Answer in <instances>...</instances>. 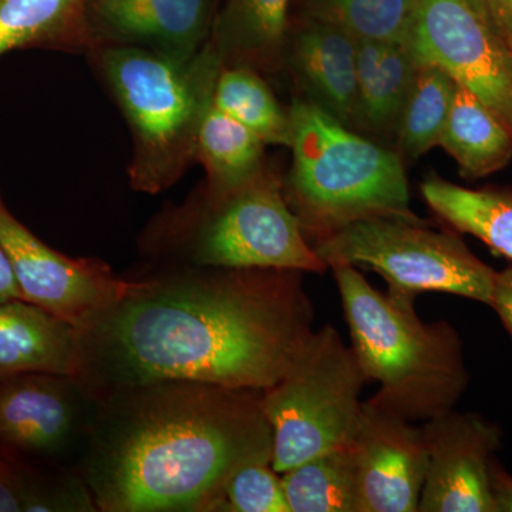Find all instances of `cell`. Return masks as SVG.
Returning <instances> with one entry per match:
<instances>
[{"instance_id":"12","label":"cell","mask_w":512,"mask_h":512,"mask_svg":"<svg viewBox=\"0 0 512 512\" xmlns=\"http://www.w3.org/2000/svg\"><path fill=\"white\" fill-rule=\"evenodd\" d=\"M421 429L429 461L419 512H495L490 464L503 429L456 409L424 421Z\"/></svg>"},{"instance_id":"15","label":"cell","mask_w":512,"mask_h":512,"mask_svg":"<svg viewBox=\"0 0 512 512\" xmlns=\"http://www.w3.org/2000/svg\"><path fill=\"white\" fill-rule=\"evenodd\" d=\"M284 69L302 97L352 128L357 87V40L338 28L292 18Z\"/></svg>"},{"instance_id":"24","label":"cell","mask_w":512,"mask_h":512,"mask_svg":"<svg viewBox=\"0 0 512 512\" xmlns=\"http://www.w3.org/2000/svg\"><path fill=\"white\" fill-rule=\"evenodd\" d=\"M214 104L251 128L266 146H291L292 123L264 74L244 66H224L215 87Z\"/></svg>"},{"instance_id":"18","label":"cell","mask_w":512,"mask_h":512,"mask_svg":"<svg viewBox=\"0 0 512 512\" xmlns=\"http://www.w3.org/2000/svg\"><path fill=\"white\" fill-rule=\"evenodd\" d=\"M416 69L403 43L357 42L353 130L379 143L396 137Z\"/></svg>"},{"instance_id":"17","label":"cell","mask_w":512,"mask_h":512,"mask_svg":"<svg viewBox=\"0 0 512 512\" xmlns=\"http://www.w3.org/2000/svg\"><path fill=\"white\" fill-rule=\"evenodd\" d=\"M295 0H222L210 36L224 66L261 74L284 69Z\"/></svg>"},{"instance_id":"25","label":"cell","mask_w":512,"mask_h":512,"mask_svg":"<svg viewBox=\"0 0 512 512\" xmlns=\"http://www.w3.org/2000/svg\"><path fill=\"white\" fill-rule=\"evenodd\" d=\"M457 83L434 64H417L412 89L396 130L399 156L414 161L439 147Z\"/></svg>"},{"instance_id":"26","label":"cell","mask_w":512,"mask_h":512,"mask_svg":"<svg viewBox=\"0 0 512 512\" xmlns=\"http://www.w3.org/2000/svg\"><path fill=\"white\" fill-rule=\"evenodd\" d=\"M419 0H299L298 18L326 23L357 42L404 43Z\"/></svg>"},{"instance_id":"27","label":"cell","mask_w":512,"mask_h":512,"mask_svg":"<svg viewBox=\"0 0 512 512\" xmlns=\"http://www.w3.org/2000/svg\"><path fill=\"white\" fill-rule=\"evenodd\" d=\"M229 512H289L284 487L271 463L239 468L225 490Z\"/></svg>"},{"instance_id":"7","label":"cell","mask_w":512,"mask_h":512,"mask_svg":"<svg viewBox=\"0 0 512 512\" xmlns=\"http://www.w3.org/2000/svg\"><path fill=\"white\" fill-rule=\"evenodd\" d=\"M367 382L355 352L333 326L313 332L305 352L278 383L262 390L272 430V468L284 474L329 451L348 448L362 419Z\"/></svg>"},{"instance_id":"10","label":"cell","mask_w":512,"mask_h":512,"mask_svg":"<svg viewBox=\"0 0 512 512\" xmlns=\"http://www.w3.org/2000/svg\"><path fill=\"white\" fill-rule=\"evenodd\" d=\"M0 248L25 301L79 326L134 285L97 258H72L37 238L9 210L0 192Z\"/></svg>"},{"instance_id":"30","label":"cell","mask_w":512,"mask_h":512,"mask_svg":"<svg viewBox=\"0 0 512 512\" xmlns=\"http://www.w3.org/2000/svg\"><path fill=\"white\" fill-rule=\"evenodd\" d=\"M488 306L497 313L512 339V266L495 275L493 296Z\"/></svg>"},{"instance_id":"28","label":"cell","mask_w":512,"mask_h":512,"mask_svg":"<svg viewBox=\"0 0 512 512\" xmlns=\"http://www.w3.org/2000/svg\"><path fill=\"white\" fill-rule=\"evenodd\" d=\"M42 473L0 448V512H36Z\"/></svg>"},{"instance_id":"22","label":"cell","mask_w":512,"mask_h":512,"mask_svg":"<svg viewBox=\"0 0 512 512\" xmlns=\"http://www.w3.org/2000/svg\"><path fill=\"white\" fill-rule=\"evenodd\" d=\"M265 141L214 103L202 121L195 160L207 174L208 191L227 192L254 178L265 164Z\"/></svg>"},{"instance_id":"29","label":"cell","mask_w":512,"mask_h":512,"mask_svg":"<svg viewBox=\"0 0 512 512\" xmlns=\"http://www.w3.org/2000/svg\"><path fill=\"white\" fill-rule=\"evenodd\" d=\"M468 6L483 20L512 52V0H466Z\"/></svg>"},{"instance_id":"8","label":"cell","mask_w":512,"mask_h":512,"mask_svg":"<svg viewBox=\"0 0 512 512\" xmlns=\"http://www.w3.org/2000/svg\"><path fill=\"white\" fill-rule=\"evenodd\" d=\"M313 248L329 269L349 265L377 272L390 301L409 311L420 293H451L484 305L493 296L497 271L454 232L434 231L427 222L372 218L320 239Z\"/></svg>"},{"instance_id":"9","label":"cell","mask_w":512,"mask_h":512,"mask_svg":"<svg viewBox=\"0 0 512 512\" xmlns=\"http://www.w3.org/2000/svg\"><path fill=\"white\" fill-rule=\"evenodd\" d=\"M403 45L483 101L512 136V52L466 0H419Z\"/></svg>"},{"instance_id":"31","label":"cell","mask_w":512,"mask_h":512,"mask_svg":"<svg viewBox=\"0 0 512 512\" xmlns=\"http://www.w3.org/2000/svg\"><path fill=\"white\" fill-rule=\"evenodd\" d=\"M490 490L495 512H512V476L495 457L490 464Z\"/></svg>"},{"instance_id":"19","label":"cell","mask_w":512,"mask_h":512,"mask_svg":"<svg viewBox=\"0 0 512 512\" xmlns=\"http://www.w3.org/2000/svg\"><path fill=\"white\" fill-rule=\"evenodd\" d=\"M90 0H0V56L42 49L89 56L96 50Z\"/></svg>"},{"instance_id":"23","label":"cell","mask_w":512,"mask_h":512,"mask_svg":"<svg viewBox=\"0 0 512 512\" xmlns=\"http://www.w3.org/2000/svg\"><path fill=\"white\" fill-rule=\"evenodd\" d=\"M279 476L289 512H359L350 447L320 454Z\"/></svg>"},{"instance_id":"20","label":"cell","mask_w":512,"mask_h":512,"mask_svg":"<svg viewBox=\"0 0 512 512\" xmlns=\"http://www.w3.org/2000/svg\"><path fill=\"white\" fill-rule=\"evenodd\" d=\"M421 197L441 221L473 235L495 254L512 261V190H471L430 174L420 184Z\"/></svg>"},{"instance_id":"11","label":"cell","mask_w":512,"mask_h":512,"mask_svg":"<svg viewBox=\"0 0 512 512\" xmlns=\"http://www.w3.org/2000/svg\"><path fill=\"white\" fill-rule=\"evenodd\" d=\"M97 402L74 376L20 373L0 379V448L59 456L89 437Z\"/></svg>"},{"instance_id":"32","label":"cell","mask_w":512,"mask_h":512,"mask_svg":"<svg viewBox=\"0 0 512 512\" xmlns=\"http://www.w3.org/2000/svg\"><path fill=\"white\" fill-rule=\"evenodd\" d=\"M16 299L25 301L16 276L13 274L12 266H10L5 252L0 248V303L16 301Z\"/></svg>"},{"instance_id":"4","label":"cell","mask_w":512,"mask_h":512,"mask_svg":"<svg viewBox=\"0 0 512 512\" xmlns=\"http://www.w3.org/2000/svg\"><path fill=\"white\" fill-rule=\"evenodd\" d=\"M89 57L130 128L131 188L156 195L174 187L197 163L198 134L224 67L220 53L208 40L187 60L117 45Z\"/></svg>"},{"instance_id":"1","label":"cell","mask_w":512,"mask_h":512,"mask_svg":"<svg viewBox=\"0 0 512 512\" xmlns=\"http://www.w3.org/2000/svg\"><path fill=\"white\" fill-rule=\"evenodd\" d=\"M302 276L292 269L157 268L76 326L74 377L96 402L167 380L268 389L315 332Z\"/></svg>"},{"instance_id":"6","label":"cell","mask_w":512,"mask_h":512,"mask_svg":"<svg viewBox=\"0 0 512 512\" xmlns=\"http://www.w3.org/2000/svg\"><path fill=\"white\" fill-rule=\"evenodd\" d=\"M288 110L292 165L284 180L285 197L312 245L372 218L426 224L410 205L399 153L303 97H296Z\"/></svg>"},{"instance_id":"2","label":"cell","mask_w":512,"mask_h":512,"mask_svg":"<svg viewBox=\"0 0 512 512\" xmlns=\"http://www.w3.org/2000/svg\"><path fill=\"white\" fill-rule=\"evenodd\" d=\"M262 390L167 380L97 402L79 471L101 512L227 511L228 481L271 463Z\"/></svg>"},{"instance_id":"13","label":"cell","mask_w":512,"mask_h":512,"mask_svg":"<svg viewBox=\"0 0 512 512\" xmlns=\"http://www.w3.org/2000/svg\"><path fill=\"white\" fill-rule=\"evenodd\" d=\"M350 451L359 512L419 511L429 461L421 427L366 400Z\"/></svg>"},{"instance_id":"5","label":"cell","mask_w":512,"mask_h":512,"mask_svg":"<svg viewBox=\"0 0 512 512\" xmlns=\"http://www.w3.org/2000/svg\"><path fill=\"white\" fill-rule=\"evenodd\" d=\"M335 276L350 348L367 382L379 384L373 403L417 423L456 409L470 383L463 340L447 320L424 322L377 291L355 266Z\"/></svg>"},{"instance_id":"21","label":"cell","mask_w":512,"mask_h":512,"mask_svg":"<svg viewBox=\"0 0 512 512\" xmlns=\"http://www.w3.org/2000/svg\"><path fill=\"white\" fill-rule=\"evenodd\" d=\"M439 147L444 148L467 180L500 171L512 158V136L483 101L456 87Z\"/></svg>"},{"instance_id":"3","label":"cell","mask_w":512,"mask_h":512,"mask_svg":"<svg viewBox=\"0 0 512 512\" xmlns=\"http://www.w3.org/2000/svg\"><path fill=\"white\" fill-rule=\"evenodd\" d=\"M272 163L227 192L197 188L144 229L141 254L157 268L292 269L323 274L328 265L303 234Z\"/></svg>"},{"instance_id":"16","label":"cell","mask_w":512,"mask_h":512,"mask_svg":"<svg viewBox=\"0 0 512 512\" xmlns=\"http://www.w3.org/2000/svg\"><path fill=\"white\" fill-rule=\"evenodd\" d=\"M77 329L35 303H0V379L20 373L76 375Z\"/></svg>"},{"instance_id":"14","label":"cell","mask_w":512,"mask_h":512,"mask_svg":"<svg viewBox=\"0 0 512 512\" xmlns=\"http://www.w3.org/2000/svg\"><path fill=\"white\" fill-rule=\"evenodd\" d=\"M217 9L218 0H90L89 22L97 47H143L187 60L210 40Z\"/></svg>"}]
</instances>
